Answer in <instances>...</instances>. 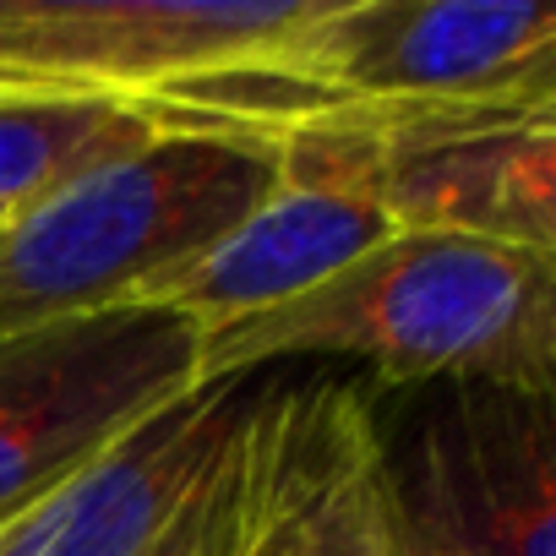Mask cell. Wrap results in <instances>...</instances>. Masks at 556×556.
<instances>
[{
  "mask_svg": "<svg viewBox=\"0 0 556 556\" xmlns=\"http://www.w3.org/2000/svg\"><path fill=\"white\" fill-rule=\"evenodd\" d=\"M278 366L361 371L377 393L507 388L556 399V256L393 229L317 290L197 339V382Z\"/></svg>",
  "mask_w": 556,
  "mask_h": 556,
  "instance_id": "obj_1",
  "label": "cell"
},
{
  "mask_svg": "<svg viewBox=\"0 0 556 556\" xmlns=\"http://www.w3.org/2000/svg\"><path fill=\"white\" fill-rule=\"evenodd\" d=\"M278 164L245 137H159L0 218V339L131 306L262 207Z\"/></svg>",
  "mask_w": 556,
  "mask_h": 556,
  "instance_id": "obj_2",
  "label": "cell"
},
{
  "mask_svg": "<svg viewBox=\"0 0 556 556\" xmlns=\"http://www.w3.org/2000/svg\"><path fill=\"white\" fill-rule=\"evenodd\" d=\"M328 0H0V99L137 115L285 61Z\"/></svg>",
  "mask_w": 556,
  "mask_h": 556,
  "instance_id": "obj_3",
  "label": "cell"
},
{
  "mask_svg": "<svg viewBox=\"0 0 556 556\" xmlns=\"http://www.w3.org/2000/svg\"><path fill=\"white\" fill-rule=\"evenodd\" d=\"M556 399L377 393V442L415 556H556Z\"/></svg>",
  "mask_w": 556,
  "mask_h": 556,
  "instance_id": "obj_4",
  "label": "cell"
},
{
  "mask_svg": "<svg viewBox=\"0 0 556 556\" xmlns=\"http://www.w3.org/2000/svg\"><path fill=\"white\" fill-rule=\"evenodd\" d=\"M197 339V323L153 306L0 339V523L202 388Z\"/></svg>",
  "mask_w": 556,
  "mask_h": 556,
  "instance_id": "obj_5",
  "label": "cell"
},
{
  "mask_svg": "<svg viewBox=\"0 0 556 556\" xmlns=\"http://www.w3.org/2000/svg\"><path fill=\"white\" fill-rule=\"evenodd\" d=\"M262 485L240 556H415L388 491L377 388L361 371H262Z\"/></svg>",
  "mask_w": 556,
  "mask_h": 556,
  "instance_id": "obj_6",
  "label": "cell"
},
{
  "mask_svg": "<svg viewBox=\"0 0 556 556\" xmlns=\"http://www.w3.org/2000/svg\"><path fill=\"white\" fill-rule=\"evenodd\" d=\"M278 159L285 164H278V186L267 191V202L191 262L142 285L131 306L175 312L197 323V333H207L317 290L344 262L393 235L371 186L382 153L339 137H312L285 142Z\"/></svg>",
  "mask_w": 556,
  "mask_h": 556,
  "instance_id": "obj_7",
  "label": "cell"
},
{
  "mask_svg": "<svg viewBox=\"0 0 556 556\" xmlns=\"http://www.w3.org/2000/svg\"><path fill=\"white\" fill-rule=\"evenodd\" d=\"M256 377L202 382L83 475L0 523V556H148L224 458Z\"/></svg>",
  "mask_w": 556,
  "mask_h": 556,
  "instance_id": "obj_8",
  "label": "cell"
},
{
  "mask_svg": "<svg viewBox=\"0 0 556 556\" xmlns=\"http://www.w3.org/2000/svg\"><path fill=\"white\" fill-rule=\"evenodd\" d=\"M393 229H437L556 256V126L447 137L377 159Z\"/></svg>",
  "mask_w": 556,
  "mask_h": 556,
  "instance_id": "obj_9",
  "label": "cell"
},
{
  "mask_svg": "<svg viewBox=\"0 0 556 556\" xmlns=\"http://www.w3.org/2000/svg\"><path fill=\"white\" fill-rule=\"evenodd\" d=\"M164 131L99 99H0V218L72 186L77 175L142 153Z\"/></svg>",
  "mask_w": 556,
  "mask_h": 556,
  "instance_id": "obj_10",
  "label": "cell"
},
{
  "mask_svg": "<svg viewBox=\"0 0 556 556\" xmlns=\"http://www.w3.org/2000/svg\"><path fill=\"white\" fill-rule=\"evenodd\" d=\"M256 404H262V371L251 388V404L224 447V458L207 469V480L191 491V502L175 513L164 540L148 556H240L251 518H256V485H262V431H256Z\"/></svg>",
  "mask_w": 556,
  "mask_h": 556,
  "instance_id": "obj_11",
  "label": "cell"
}]
</instances>
